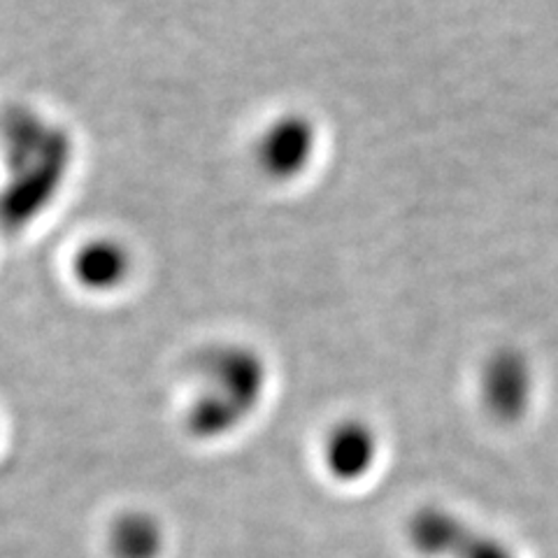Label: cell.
<instances>
[{
	"instance_id": "cell-2",
	"label": "cell",
	"mask_w": 558,
	"mask_h": 558,
	"mask_svg": "<svg viewBox=\"0 0 558 558\" xmlns=\"http://www.w3.org/2000/svg\"><path fill=\"white\" fill-rule=\"evenodd\" d=\"M322 154V129L303 110L272 117L254 140L256 168L277 184L303 180Z\"/></svg>"
},
{
	"instance_id": "cell-5",
	"label": "cell",
	"mask_w": 558,
	"mask_h": 558,
	"mask_svg": "<svg viewBox=\"0 0 558 558\" xmlns=\"http://www.w3.org/2000/svg\"><path fill=\"white\" fill-rule=\"evenodd\" d=\"M110 543L117 558H156L163 549V533L151 517L129 514L117 521Z\"/></svg>"
},
{
	"instance_id": "cell-4",
	"label": "cell",
	"mask_w": 558,
	"mask_h": 558,
	"mask_svg": "<svg viewBox=\"0 0 558 558\" xmlns=\"http://www.w3.org/2000/svg\"><path fill=\"white\" fill-rule=\"evenodd\" d=\"M129 260L119 244L94 242L82 250L75 260V275L82 284L94 291L117 289L121 279L129 272Z\"/></svg>"
},
{
	"instance_id": "cell-3",
	"label": "cell",
	"mask_w": 558,
	"mask_h": 558,
	"mask_svg": "<svg viewBox=\"0 0 558 558\" xmlns=\"http://www.w3.org/2000/svg\"><path fill=\"white\" fill-rule=\"evenodd\" d=\"M535 373L531 359L517 347H500L484 359L480 389L486 405L505 414L526 410L533 398Z\"/></svg>"
},
{
	"instance_id": "cell-1",
	"label": "cell",
	"mask_w": 558,
	"mask_h": 558,
	"mask_svg": "<svg viewBox=\"0 0 558 558\" xmlns=\"http://www.w3.org/2000/svg\"><path fill=\"white\" fill-rule=\"evenodd\" d=\"M213 387L191 408L189 428L201 438H217L233 430L254 412L266 387V368L252 352H229L213 365Z\"/></svg>"
}]
</instances>
